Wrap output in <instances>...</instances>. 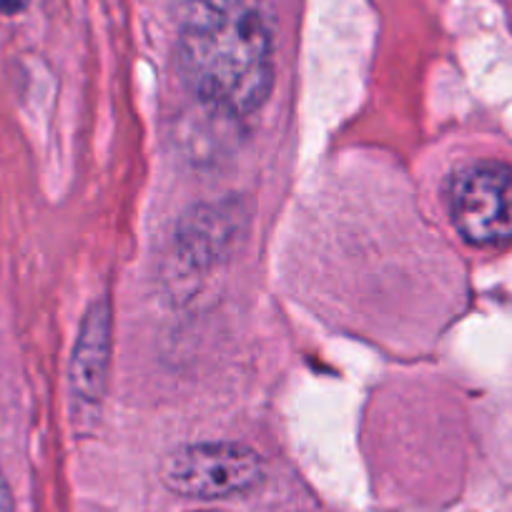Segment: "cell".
I'll use <instances>...</instances> for the list:
<instances>
[{"label":"cell","instance_id":"cell-1","mask_svg":"<svg viewBox=\"0 0 512 512\" xmlns=\"http://www.w3.org/2000/svg\"><path fill=\"white\" fill-rule=\"evenodd\" d=\"M176 58L186 86L229 116L259 111L274 86L269 0H174Z\"/></svg>","mask_w":512,"mask_h":512},{"label":"cell","instance_id":"cell-2","mask_svg":"<svg viewBox=\"0 0 512 512\" xmlns=\"http://www.w3.org/2000/svg\"><path fill=\"white\" fill-rule=\"evenodd\" d=\"M267 462L239 442H199L176 447L161 462V480L171 492L194 500H226L256 490Z\"/></svg>","mask_w":512,"mask_h":512},{"label":"cell","instance_id":"cell-3","mask_svg":"<svg viewBox=\"0 0 512 512\" xmlns=\"http://www.w3.org/2000/svg\"><path fill=\"white\" fill-rule=\"evenodd\" d=\"M455 229L475 246L512 241V169L500 161H475L455 171L447 189Z\"/></svg>","mask_w":512,"mask_h":512},{"label":"cell","instance_id":"cell-4","mask_svg":"<svg viewBox=\"0 0 512 512\" xmlns=\"http://www.w3.org/2000/svg\"><path fill=\"white\" fill-rule=\"evenodd\" d=\"M111 362V309L106 299L93 304L78 329L71 362L73 392L86 405H96L103 397Z\"/></svg>","mask_w":512,"mask_h":512},{"label":"cell","instance_id":"cell-5","mask_svg":"<svg viewBox=\"0 0 512 512\" xmlns=\"http://www.w3.org/2000/svg\"><path fill=\"white\" fill-rule=\"evenodd\" d=\"M28 0H0V13L3 16H18L21 11H26Z\"/></svg>","mask_w":512,"mask_h":512},{"label":"cell","instance_id":"cell-6","mask_svg":"<svg viewBox=\"0 0 512 512\" xmlns=\"http://www.w3.org/2000/svg\"><path fill=\"white\" fill-rule=\"evenodd\" d=\"M0 512H11L8 510V495H6V487L0 482Z\"/></svg>","mask_w":512,"mask_h":512}]
</instances>
